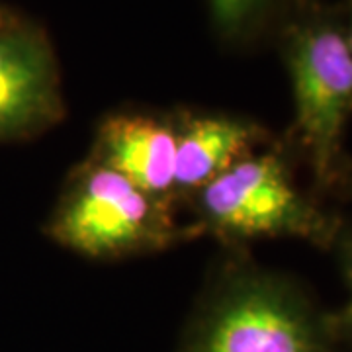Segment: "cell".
I'll return each mask as SVG.
<instances>
[{
  "label": "cell",
  "instance_id": "obj_1",
  "mask_svg": "<svg viewBox=\"0 0 352 352\" xmlns=\"http://www.w3.org/2000/svg\"><path fill=\"white\" fill-rule=\"evenodd\" d=\"M294 96V126L319 184H333L352 116V53L340 4L303 0L276 28Z\"/></svg>",
  "mask_w": 352,
  "mask_h": 352
},
{
  "label": "cell",
  "instance_id": "obj_2",
  "mask_svg": "<svg viewBox=\"0 0 352 352\" xmlns=\"http://www.w3.org/2000/svg\"><path fill=\"white\" fill-rule=\"evenodd\" d=\"M204 221L237 239L298 237L325 247L339 223L294 184L276 153L247 155L200 190Z\"/></svg>",
  "mask_w": 352,
  "mask_h": 352
},
{
  "label": "cell",
  "instance_id": "obj_5",
  "mask_svg": "<svg viewBox=\"0 0 352 352\" xmlns=\"http://www.w3.org/2000/svg\"><path fill=\"white\" fill-rule=\"evenodd\" d=\"M61 116L59 65L50 38L16 16L0 25V143L30 138Z\"/></svg>",
  "mask_w": 352,
  "mask_h": 352
},
{
  "label": "cell",
  "instance_id": "obj_8",
  "mask_svg": "<svg viewBox=\"0 0 352 352\" xmlns=\"http://www.w3.org/2000/svg\"><path fill=\"white\" fill-rule=\"evenodd\" d=\"M303 0H208L210 18L219 38L247 43L274 30Z\"/></svg>",
  "mask_w": 352,
  "mask_h": 352
},
{
  "label": "cell",
  "instance_id": "obj_10",
  "mask_svg": "<svg viewBox=\"0 0 352 352\" xmlns=\"http://www.w3.org/2000/svg\"><path fill=\"white\" fill-rule=\"evenodd\" d=\"M340 10H342V20H344V30H346V39H349V47L352 53V0H342L340 2Z\"/></svg>",
  "mask_w": 352,
  "mask_h": 352
},
{
  "label": "cell",
  "instance_id": "obj_11",
  "mask_svg": "<svg viewBox=\"0 0 352 352\" xmlns=\"http://www.w3.org/2000/svg\"><path fill=\"white\" fill-rule=\"evenodd\" d=\"M16 16H18V14H14L10 8H6V6H2V4H0V25L8 24L10 20L16 18Z\"/></svg>",
  "mask_w": 352,
  "mask_h": 352
},
{
  "label": "cell",
  "instance_id": "obj_4",
  "mask_svg": "<svg viewBox=\"0 0 352 352\" xmlns=\"http://www.w3.org/2000/svg\"><path fill=\"white\" fill-rule=\"evenodd\" d=\"M333 335L296 289L249 278L206 309L182 352H335Z\"/></svg>",
  "mask_w": 352,
  "mask_h": 352
},
{
  "label": "cell",
  "instance_id": "obj_9",
  "mask_svg": "<svg viewBox=\"0 0 352 352\" xmlns=\"http://www.w3.org/2000/svg\"><path fill=\"white\" fill-rule=\"evenodd\" d=\"M344 270H346V280H349V289H351V296H349V303L344 305L342 314L337 317L335 325H331L333 333H342L346 337L352 339V245L346 251V263H344Z\"/></svg>",
  "mask_w": 352,
  "mask_h": 352
},
{
  "label": "cell",
  "instance_id": "obj_7",
  "mask_svg": "<svg viewBox=\"0 0 352 352\" xmlns=\"http://www.w3.org/2000/svg\"><path fill=\"white\" fill-rule=\"evenodd\" d=\"M261 131L231 116H194L176 131L175 188L201 190L231 164L251 155Z\"/></svg>",
  "mask_w": 352,
  "mask_h": 352
},
{
  "label": "cell",
  "instance_id": "obj_6",
  "mask_svg": "<svg viewBox=\"0 0 352 352\" xmlns=\"http://www.w3.org/2000/svg\"><path fill=\"white\" fill-rule=\"evenodd\" d=\"M96 163L163 198L175 188L176 131L145 113L112 116L102 124Z\"/></svg>",
  "mask_w": 352,
  "mask_h": 352
},
{
  "label": "cell",
  "instance_id": "obj_3",
  "mask_svg": "<svg viewBox=\"0 0 352 352\" xmlns=\"http://www.w3.org/2000/svg\"><path fill=\"white\" fill-rule=\"evenodd\" d=\"M50 233L87 256H118L163 247L175 239L163 198L151 196L116 170L92 161L73 178Z\"/></svg>",
  "mask_w": 352,
  "mask_h": 352
}]
</instances>
